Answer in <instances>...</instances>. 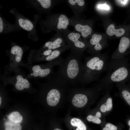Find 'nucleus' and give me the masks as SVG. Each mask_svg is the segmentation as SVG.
I'll use <instances>...</instances> for the list:
<instances>
[{
  "mask_svg": "<svg viewBox=\"0 0 130 130\" xmlns=\"http://www.w3.org/2000/svg\"><path fill=\"white\" fill-rule=\"evenodd\" d=\"M64 34L65 39L71 52L82 54L87 45L81 40L80 34L76 31L70 32L67 30L64 32Z\"/></svg>",
  "mask_w": 130,
  "mask_h": 130,
  "instance_id": "obj_4",
  "label": "nucleus"
},
{
  "mask_svg": "<svg viewBox=\"0 0 130 130\" xmlns=\"http://www.w3.org/2000/svg\"><path fill=\"white\" fill-rule=\"evenodd\" d=\"M82 54L71 52L59 65L57 76L65 82L80 81L83 69Z\"/></svg>",
  "mask_w": 130,
  "mask_h": 130,
  "instance_id": "obj_2",
  "label": "nucleus"
},
{
  "mask_svg": "<svg viewBox=\"0 0 130 130\" xmlns=\"http://www.w3.org/2000/svg\"><path fill=\"white\" fill-rule=\"evenodd\" d=\"M65 41V39L59 33L51 40L46 42L44 47L46 49L52 50L65 47L69 46L66 45Z\"/></svg>",
  "mask_w": 130,
  "mask_h": 130,
  "instance_id": "obj_7",
  "label": "nucleus"
},
{
  "mask_svg": "<svg viewBox=\"0 0 130 130\" xmlns=\"http://www.w3.org/2000/svg\"><path fill=\"white\" fill-rule=\"evenodd\" d=\"M54 130H61L60 129L58 128H56Z\"/></svg>",
  "mask_w": 130,
  "mask_h": 130,
  "instance_id": "obj_30",
  "label": "nucleus"
},
{
  "mask_svg": "<svg viewBox=\"0 0 130 130\" xmlns=\"http://www.w3.org/2000/svg\"><path fill=\"white\" fill-rule=\"evenodd\" d=\"M17 18L19 26L23 29L30 32L33 29V23L28 19L21 16L18 17Z\"/></svg>",
  "mask_w": 130,
  "mask_h": 130,
  "instance_id": "obj_13",
  "label": "nucleus"
},
{
  "mask_svg": "<svg viewBox=\"0 0 130 130\" xmlns=\"http://www.w3.org/2000/svg\"><path fill=\"white\" fill-rule=\"evenodd\" d=\"M70 24H71L76 32H78L84 38H87L91 33L92 29L87 25H83L81 23L79 19L70 20Z\"/></svg>",
  "mask_w": 130,
  "mask_h": 130,
  "instance_id": "obj_8",
  "label": "nucleus"
},
{
  "mask_svg": "<svg viewBox=\"0 0 130 130\" xmlns=\"http://www.w3.org/2000/svg\"><path fill=\"white\" fill-rule=\"evenodd\" d=\"M112 99L111 98H109L106 102L102 104L100 107V110L103 112L110 110L112 107Z\"/></svg>",
  "mask_w": 130,
  "mask_h": 130,
  "instance_id": "obj_21",
  "label": "nucleus"
},
{
  "mask_svg": "<svg viewBox=\"0 0 130 130\" xmlns=\"http://www.w3.org/2000/svg\"><path fill=\"white\" fill-rule=\"evenodd\" d=\"M88 101L87 96L82 93H78L74 96L72 101V104L78 108L82 107L86 104Z\"/></svg>",
  "mask_w": 130,
  "mask_h": 130,
  "instance_id": "obj_11",
  "label": "nucleus"
},
{
  "mask_svg": "<svg viewBox=\"0 0 130 130\" xmlns=\"http://www.w3.org/2000/svg\"><path fill=\"white\" fill-rule=\"evenodd\" d=\"M130 63L126 57L109 59L107 73L100 80L101 85L108 86L112 83H124L130 80Z\"/></svg>",
  "mask_w": 130,
  "mask_h": 130,
  "instance_id": "obj_1",
  "label": "nucleus"
},
{
  "mask_svg": "<svg viewBox=\"0 0 130 130\" xmlns=\"http://www.w3.org/2000/svg\"><path fill=\"white\" fill-rule=\"evenodd\" d=\"M129 130H130V128H129Z\"/></svg>",
  "mask_w": 130,
  "mask_h": 130,
  "instance_id": "obj_32",
  "label": "nucleus"
},
{
  "mask_svg": "<svg viewBox=\"0 0 130 130\" xmlns=\"http://www.w3.org/2000/svg\"><path fill=\"white\" fill-rule=\"evenodd\" d=\"M117 127L114 125L110 123H108L105 125L103 130H117Z\"/></svg>",
  "mask_w": 130,
  "mask_h": 130,
  "instance_id": "obj_25",
  "label": "nucleus"
},
{
  "mask_svg": "<svg viewBox=\"0 0 130 130\" xmlns=\"http://www.w3.org/2000/svg\"><path fill=\"white\" fill-rule=\"evenodd\" d=\"M98 7L99 9L107 10H108L110 9V7L109 6L105 4L99 5L98 6Z\"/></svg>",
  "mask_w": 130,
  "mask_h": 130,
  "instance_id": "obj_27",
  "label": "nucleus"
},
{
  "mask_svg": "<svg viewBox=\"0 0 130 130\" xmlns=\"http://www.w3.org/2000/svg\"><path fill=\"white\" fill-rule=\"evenodd\" d=\"M128 123L129 125L130 126V120L128 121Z\"/></svg>",
  "mask_w": 130,
  "mask_h": 130,
  "instance_id": "obj_31",
  "label": "nucleus"
},
{
  "mask_svg": "<svg viewBox=\"0 0 130 130\" xmlns=\"http://www.w3.org/2000/svg\"><path fill=\"white\" fill-rule=\"evenodd\" d=\"M102 38L101 35L97 34H93L90 40V52L93 56L96 55V52L100 51L102 48L100 43Z\"/></svg>",
  "mask_w": 130,
  "mask_h": 130,
  "instance_id": "obj_9",
  "label": "nucleus"
},
{
  "mask_svg": "<svg viewBox=\"0 0 130 130\" xmlns=\"http://www.w3.org/2000/svg\"><path fill=\"white\" fill-rule=\"evenodd\" d=\"M37 1L44 9H49L51 7L52 5V1L51 0H38Z\"/></svg>",
  "mask_w": 130,
  "mask_h": 130,
  "instance_id": "obj_22",
  "label": "nucleus"
},
{
  "mask_svg": "<svg viewBox=\"0 0 130 130\" xmlns=\"http://www.w3.org/2000/svg\"><path fill=\"white\" fill-rule=\"evenodd\" d=\"M2 101V98L1 97H0V105H1Z\"/></svg>",
  "mask_w": 130,
  "mask_h": 130,
  "instance_id": "obj_29",
  "label": "nucleus"
},
{
  "mask_svg": "<svg viewBox=\"0 0 130 130\" xmlns=\"http://www.w3.org/2000/svg\"><path fill=\"white\" fill-rule=\"evenodd\" d=\"M130 52V39L128 37L124 36L121 39L119 45L117 52L113 54L111 58L120 59Z\"/></svg>",
  "mask_w": 130,
  "mask_h": 130,
  "instance_id": "obj_6",
  "label": "nucleus"
},
{
  "mask_svg": "<svg viewBox=\"0 0 130 130\" xmlns=\"http://www.w3.org/2000/svg\"><path fill=\"white\" fill-rule=\"evenodd\" d=\"M50 67L49 66L43 69L39 65H35L32 68V70L33 72L32 75L34 77L39 76L43 77L47 76L52 71V68Z\"/></svg>",
  "mask_w": 130,
  "mask_h": 130,
  "instance_id": "obj_12",
  "label": "nucleus"
},
{
  "mask_svg": "<svg viewBox=\"0 0 130 130\" xmlns=\"http://www.w3.org/2000/svg\"><path fill=\"white\" fill-rule=\"evenodd\" d=\"M6 22L0 16V33H2L8 31L7 30L9 25L8 24H6Z\"/></svg>",
  "mask_w": 130,
  "mask_h": 130,
  "instance_id": "obj_23",
  "label": "nucleus"
},
{
  "mask_svg": "<svg viewBox=\"0 0 130 130\" xmlns=\"http://www.w3.org/2000/svg\"><path fill=\"white\" fill-rule=\"evenodd\" d=\"M71 124L73 126H76L77 128L76 130H86V126L80 119L73 118L71 119L70 121Z\"/></svg>",
  "mask_w": 130,
  "mask_h": 130,
  "instance_id": "obj_20",
  "label": "nucleus"
},
{
  "mask_svg": "<svg viewBox=\"0 0 130 130\" xmlns=\"http://www.w3.org/2000/svg\"><path fill=\"white\" fill-rule=\"evenodd\" d=\"M68 3L75 13H78L81 7L83 6L85 3L83 0H69Z\"/></svg>",
  "mask_w": 130,
  "mask_h": 130,
  "instance_id": "obj_16",
  "label": "nucleus"
},
{
  "mask_svg": "<svg viewBox=\"0 0 130 130\" xmlns=\"http://www.w3.org/2000/svg\"><path fill=\"white\" fill-rule=\"evenodd\" d=\"M106 32L107 34L110 36H112L115 35L117 37H120L124 34L125 31L123 28L115 29L114 25L111 24L108 27Z\"/></svg>",
  "mask_w": 130,
  "mask_h": 130,
  "instance_id": "obj_15",
  "label": "nucleus"
},
{
  "mask_svg": "<svg viewBox=\"0 0 130 130\" xmlns=\"http://www.w3.org/2000/svg\"><path fill=\"white\" fill-rule=\"evenodd\" d=\"M95 115L98 118H100L101 116V113L99 111H97Z\"/></svg>",
  "mask_w": 130,
  "mask_h": 130,
  "instance_id": "obj_28",
  "label": "nucleus"
},
{
  "mask_svg": "<svg viewBox=\"0 0 130 130\" xmlns=\"http://www.w3.org/2000/svg\"><path fill=\"white\" fill-rule=\"evenodd\" d=\"M44 22L49 31L54 30L59 33L67 30L70 24L69 20L63 14L52 15Z\"/></svg>",
  "mask_w": 130,
  "mask_h": 130,
  "instance_id": "obj_5",
  "label": "nucleus"
},
{
  "mask_svg": "<svg viewBox=\"0 0 130 130\" xmlns=\"http://www.w3.org/2000/svg\"><path fill=\"white\" fill-rule=\"evenodd\" d=\"M11 52L12 54L15 55V59L17 62H19L21 61L23 54L21 47L17 46H14L12 48Z\"/></svg>",
  "mask_w": 130,
  "mask_h": 130,
  "instance_id": "obj_17",
  "label": "nucleus"
},
{
  "mask_svg": "<svg viewBox=\"0 0 130 130\" xmlns=\"http://www.w3.org/2000/svg\"><path fill=\"white\" fill-rule=\"evenodd\" d=\"M87 119L89 122H92L93 123L97 124H100L101 122V121L99 118L96 115L93 116L89 115L87 117Z\"/></svg>",
  "mask_w": 130,
  "mask_h": 130,
  "instance_id": "obj_24",
  "label": "nucleus"
},
{
  "mask_svg": "<svg viewBox=\"0 0 130 130\" xmlns=\"http://www.w3.org/2000/svg\"><path fill=\"white\" fill-rule=\"evenodd\" d=\"M53 50L51 49H46L43 51V54L45 57V58L50 55L51 53Z\"/></svg>",
  "mask_w": 130,
  "mask_h": 130,
  "instance_id": "obj_26",
  "label": "nucleus"
},
{
  "mask_svg": "<svg viewBox=\"0 0 130 130\" xmlns=\"http://www.w3.org/2000/svg\"><path fill=\"white\" fill-rule=\"evenodd\" d=\"M60 93L59 90L54 88L50 90L48 93L46 100L49 106H53L58 103L60 97Z\"/></svg>",
  "mask_w": 130,
  "mask_h": 130,
  "instance_id": "obj_10",
  "label": "nucleus"
},
{
  "mask_svg": "<svg viewBox=\"0 0 130 130\" xmlns=\"http://www.w3.org/2000/svg\"><path fill=\"white\" fill-rule=\"evenodd\" d=\"M5 130H22V127L20 123H16L9 120L4 123Z\"/></svg>",
  "mask_w": 130,
  "mask_h": 130,
  "instance_id": "obj_18",
  "label": "nucleus"
},
{
  "mask_svg": "<svg viewBox=\"0 0 130 130\" xmlns=\"http://www.w3.org/2000/svg\"><path fill=\"white\" fill-rule=\"evenodd\" d=\"M17 82L15 87L18 90H22L24 88L27 89L30 86V83L27 79L24 78L22 76L18 75L16 77Z\"/></svg>",
  "mask_w": 130,
  "mask_h": 130,
  "instance_id": "obj_14",
  "label": "nucleus"
},
{
  "mask_svg": "<svg viewBox=\"0 0 130 130\" xmlns=\"http://www.w3.org/2000/svg\"><path fill=\"white\" fill-rule=\"evenodd\" d=\"M109 59L106 55L98 54L86 57L80 81L86 83L98 79L102 73L106 71Z\"/></svg>",
  "mask_w": 130,
  "mask_h": 130,
  "instance_id": "obj_3",
  "label": "nucleus"
},
{
  "mask_svg": "<svg viewBox=\"0 0 130 130\" xmlns=\"http://www.w3.org/2000/svg\"><path fill=\"white\" fill-rule=\"evenodd\" d=\"M8 120L14 123H20L23 120V117L17 111H13L8 116Z\"/></svg>",
  "mask_w": 130,
  "mask_h": 130,
  "instance_id": "obj_19",
  "label": "nucleus"
}]
</instances>
